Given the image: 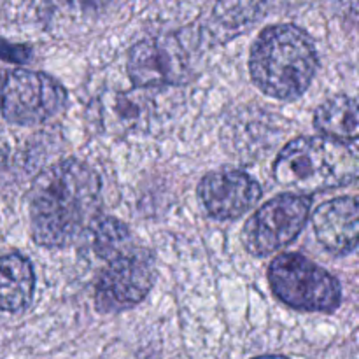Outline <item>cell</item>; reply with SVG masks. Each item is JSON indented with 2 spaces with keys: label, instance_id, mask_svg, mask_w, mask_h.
<instances>
[{
  "label": "cell",
  "instance_id": "6da1fadb",
  "mask_svg": "<svg viewBox=\"0 0 359 359\" xmlns=\"http://www.w3.org/2000/svg\"><path fill=\"white\" fill-rule=\"evenodd\" d=\"M102 182L79 160H65L37 175L30 191V230L35 244L62 249L81 241L100 216Z\"/></svg>",
  "mask_w": 359,
  "mask_h": 359
},
{
  "label": "cell",
  "instance_id": "7a4b0ae2",
  "mask_svg": "<svg viewBox=\"0 0 359 359\" xmlns=\"http://www.w3.org/2000/svg\"><path fill=\"white\" fill-rule=\"evenodd\" d=\"M319 58L314 41L297 25L266 27L249 56V72L256 86L279 100L304 95L314 81Z\"/></svg>",
  "mask_w": 359,
  "mask_h": 359
},
{
  "label": "cell",
  "instance_id": "3957f363",
  "mask_svg": "<svg viewBox=\"0 0 359 359\" xmlns=\"http://www.w3.org/2000/svg\"><path fill=\"white\" fill-rule=\"evenodd\" d=\"M358 172L354 149L325 135L291 140L273 163V177L280 186L309 196L353 184Z\"/></svg>",
  "mask_w": 359,
  "mask_h": 359
},
{
  "label": "cell",
  "instance_id": "277c9868",
  "mask_svg": "<svg viewBox=\"0 0 359 359\" xmlns=\"http://www.w3.org/2000/svg\"><path fill=\"white\" fill-rule=\"evenodd\" d=\"M269 283L273 294L297 311L330 314L342 304L337 277L298 252H284L270 263Z\"/></svg>",
  "mask_w": 359,
  "mask_h": 359
},
{
  "label": "cell",
  "instance_id": "5b68a950",
  "mask_svg": "<svg viewBox=\"0 0 359 359\" xmlns=\"http://www.w3.org/2000/svg\"><path fill=\"white\" fill-rule=\"evenodd\" d=\"M67 90L44 72L11 69L0 74V114L13 125L49 121L65 109Z\"/></svg>",
  "mask_w": 359,
  "mask_h": 359
},
{
  "label": "cell",
  "instance_id": "8992f818",
  "mask_svg": "<svg viewBox=\"0 0 359 359\" xmlns=\"http://www.w3.org/2000/svg\"><path fill=\"white\" fill-rule=\"evenodd\" d=\"M312 198L284 193L263 203L242 228V244L249 255L265 258L290 245L307 224Z\"/></svg>",
  "mask_w": 359,
  "mask_h": 359
},
{
  "label": "cell",
  "instance_id": "52a82bcc",
  "mask_svg": "<svg viewBox=\"0 0 359 359\" xmlns=\"http://www.w3.org/2000/svg\"><path fill=\"white\" fill-rule=\"evenodd\" d=\"M154 280L156 266L153 255L149 249L133 244L107 262L95 284V305L104 314L128 311L144 302L153 290Z\"/></svg>",
  "mask_w": 359,
  "mask_h": 359
},
{
  "label": "cell",
  "instance_id": "ba28073f",
  "mask_svg": "<svg viewBox=\"0 0 359 359\" xmlns=\"http://www.w3.org/2000/svg\"><path fill=\"white\" fill-rule=\"evenodd\" d=\"M126 70L137 88L175 86L191 77V53L177 35L147 37L132 46Z\"/></svg>",
  "mask_w": 359,
  "mask_h": 359
},
{
  "label": "cell",
  "instance_id": "9c48e42d",
  "mask_svg": "<svg viewBox=\"0 0 359 359\" xmlns=\"http://www.w3.org/2000/svg\"><path fill=\"white\" fill-rule=\"evenodd\" d=\"M263 189L256 179L235 168H221L203 175L198 198L210 217L230 221L248 214L262 200Z\"/></svg>",
  "mask_w": 359,
  "mask_h": 359
},
{
  "label": "cell",
  "instance_id": "30bf717a",
  "mask_svg": "<svg viewBox=\"0 0 359 359\" xmlns=\"http://www.w3.org/2000/svg\"><path fill=\"white\" fill-rule=\"evenodd\" d=\"M319 244L332 255L346 256L358 248L359 207L356 196H339L316 209L312 216Z\"/></svg>",
  "mask_w": 359,
  "mask_h": 359
},
{
  "label": "cell",
  "instance_id": "8fae6325",
  "mask_svg": "<svg viewBox=\"0 0 359 359\" xmlns=\"http://www.w3.org/2000/svg\"><path fill=\"white\" fill-rule=\"evenodd\" d=\"M35 272L27 256L11 252L0 258V312L25 311L34 300Z\"/></svg>",
  "mask_w": 359,
  "mask_h": 359
},
{
  "label": "cell",
  "instance_id": "7c38bea8",
  "mask_svg": "<svg viewBox=\"0 0 359 359\" xmlns=\"http://www.w3.org/2000/svg\"><path fill=\"white\" fill-rule=\"evenodd\" d=\"M314 126L325 137L339 142H356L359 119L358 102L349 95H335L318 107Z\"/></svg>",
  "mask_w": 359,
  "mask_h": 359
},
{
  "label": "cell",
  "instance_id": "4fadbf2b",
  "mask_svg": "<svg viewBox=\"0 0 359 359\" xmlns=\"http://www.w3.org/2000/svg\"><path fill=\"white\" fill-rule=\"evenodd\" d=\"M81 241H84L88 249H91L93 256L104 262L116 258L135 244L128 226L116 217L107 216L95 217Z\"/></svg>",
  "mask_w": 359,
  "mask_h": 359
},
{
  "label": "cell",
  "instance_id": "5bb4252c",
  "mask_svg": "<svg viewBox=\"0 0 359 359\" xmlns=\"http://www.w3.org/2000/svg\"><path fill=\"white\" fill-rule=\"evenodd\" d=\"M32 51L28 46L25 44H13L7 42L6 39L0 37V60L7 63H14V65H25L30 62Z\"/></svg>",
  "mask_w": 359,
  "mask_h": 359
},
{
  "label": "cell",
  "instance_id": "9a60e30c",
  "mask_svg": "<svg viewBox=\"0 0 359 359\" xmlns=\"http://www.w3.org/2000/svg\"><path fill=\"white\" fill-rule=\"evenodd\" d=\"M77 9L88 11V13H97V11L107 9L109 6L116 2V0H70Z\"/></svg>",
  "mask_w": 359,
  "mask_h": 359
},
{
  "label": "cell",
  "instance_id": "2e32d148",
  "mask_svg": "<svg viewBox=\"0 0 359 359\" xmlns=\"http://www.w3.org/2000/svg\"><path fill=\"white\" fill-rule=\"evenodd\" d=\"M252 359H290V358L277 356V354H270V356H258V358H252Z\"/></svg>",
  "mask_w": 359,
  "mask_h": 359
}]
</instances>
